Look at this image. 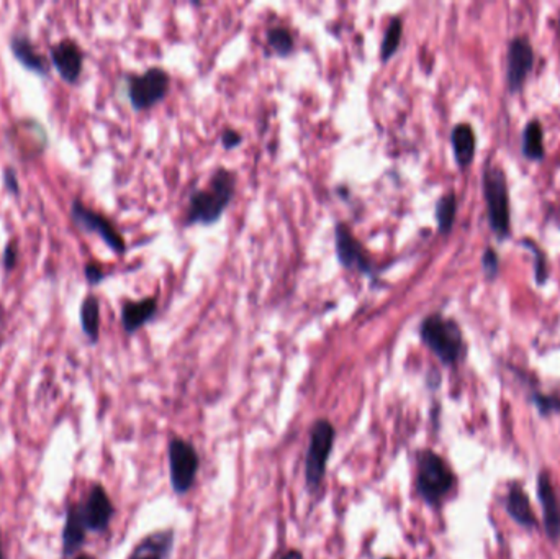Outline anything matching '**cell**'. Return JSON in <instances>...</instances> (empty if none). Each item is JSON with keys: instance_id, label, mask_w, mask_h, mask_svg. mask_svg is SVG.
<instances>
[{"instance_id": "obj_19", "label": "cell", "mask_w": 560, "mask_h": 559, "mask_svg": "<svg viewBox=\"0 0 560 559\" xmlns=\"http://www.w3.org/2000/svg\"><path fill=\"white\" fill-rule=\"evenodd\" d=\"M451 141L457 164L461 168H467L473 161L477 148V139L472 127L469 123H459L451 133Z\"/></svg>"}, {"instance_id": "obj_28", "label": "cell", "mask_w": 560, "mask_h": 559, "mask_svg": "<svg viewBox=\"0 0 560 559\" xmlns=\"http://www.w3.org/2000/svg\"><path fill=\"white\" fill-rule=\"evenodd\" d=\"M2 263H4V269L5 271H12L16 268V263H18V242L16 238L8 242L5 250H4V256H2Z\"/></svg>"}, {"instance_id": "obj_35", "label": "cell", "mask_w": 560, "mask_h": 559, "mask_svg": "<svg viewBox=\"0 0 560 559\" xmlns=\"http://www.w3.org/2000/svg\"><path fill=\"white\" fill-rule=\"evenodd\" d=\"M559 30H560V16H559Z\"/></svg>"}, {"instance_id": "obj_33", "label": "cell", "mask_w": 560, "mask_h": 559, "mask_svg": "<svg viewBox=\"0 0 560 559\" xmlns=\"http://www.w3.org/2000/svg\"><path fill=\"white\" fill-rule=\"evenodd\" d=\"M0 559H7L5 558V552H4V543H2V538H0Z\"/></svg>"}, {"instance_id": "obj_21", "label": "cell", "mask_w": 560, "mask_h": 559, "mask_svg": "<svg viewBox=\"0 0 560 559\" xmlns=\"http://www.w3.org/2000/svg\"><path fill=\"white\" fill-rule=\"evenodd\" d=\"M523 154L531 161H541L545 156L544 129L537 119L528 122L523 130Z\"/></svg>"}, {"instance_id": "obj_31", "label": "cell", "mask_w": 560, "mask_h": 559, "mask_svg": "<svg viewBox=\"0 0 560 559\" xmlns=\"http://www.w3.org/2000/svg\"><path fill=\"white\" fill-rule=\"evenodd\" d=\"M241 140L243 139H241L240 133L234 130H226L222 137L224 148H234V146L240 145Z\"/></svg>"}, {"instance_id": "obj_32", "label": "cell", "mask_w": 560, "mask_h": 559, "mask_svg": "<svg viewBox=\"0 0 560 559\" xmlns=\"http://www.w3.org/2000/svg\"><path fill=\"white\" fill-rule=\"evenodd\" d=\"M279 559H304V553L300 552V550H290V552L285 553Z\"/></svg>"}, {"instance_id": "obj_6", "label": "cell", "mask_w": 560, "mask_h": 559, "mask_svg": "<svg viewBox=\"0 0 560 559\" xmlns=\"http://www.w3.org/2000/svg\"><path fill=\"white\" fill-rule=\"evenodd\" d=\"M169 476L172 491L184 495L192 489L195 478L201 470V458L191 441L184 438H171L168 448Z\"/></svg>"}, {"instance_id": "obj_34", "label": "cell", "mask_w": 560, "mask_h": 559, "mask_svg": "<svg viewBox=\"0 0 560 559\" xmlns=\"http://www.w3.org/2000/svg\"><path fill=\"white\" fill-rule=\"evenodd\" d=\"M74 559H96L94 556H90V554H78Z\"/></svg>"}, {"instance_id": "obj_29", "label": "cell", "mask_w": 560, "mask_h": 559, "mask_svg": "<svg viewBox=\"0 0 560 559\" xmlns=\"http://www.w3.org/2000/svg\"><path fill=\"white\" fill-rule=\"evenodd\" d=\"M84 274H86V281L90 285H97V284L102 283L105 279V271L100 264L97 263H88L86 268H84Z\"/></svg>"}, {"instance_id": "obj_4", "label": "cell", "mask_w": 560, "mask_h": 559, "mask_svg": "<svg viewBox=\"0 0 560 559\" xmlns=\"http://www.w3.org/2000/svg\"><path fill=\"white\" fill-rule=\"evenodd\" d=\"M337 430L327 419L313 423L310 430V441L305 454V484L310 494H316L323 486L327 476L329 456L335 446Z\"/></svg>"}, {"instance_id": "obj_11", "label": "cell", "mask_w": 560, "mask_h": 559, "mask_svg": "<svg viewBox=\"0 0 560 559\" xmlns=\"http://www.w3.org/2000/svg\"><path fill=\"white\" fill-rule=\"evenodd\" d=\"M51 63L66 84H78L84 67V51L71 38L61 40L49 48Z\"/></svg>"}, {"instance_id": "obj_27", "label": "cell", "mask_w": 560, "mask_h": 559, "mask_svg": "<svg viewBox=\"0 0 560 559\" xmlns=\"http://www.w3.org/2000/svg\"><path fill=\"white\" fill-rule=\"evenodd\" d=\"M482 269H483V274L485 279L489 281H495L500 273V258H498V253L493 248H487L483 256H482Z\"/></svg>"}, {"instance_id": "obj_5", "label": "cell", "mask_w": 560, "mask_h": 559, "mask_svg": "<svg viewBox=\"0 0 560 559\" xmlns=\"http://www.w3.org/2000/svg\"><path fill=\"white\" fill-rule=\"evenodd\" d=\"M482 181L489 211L490 228L498 240H506L512 232L506 176L500 166H487V170L483 171Z\"/></svg>"}, {"instance_id": "obj_12", "label": "cell", "mask_w": 560, "mask_h": 559, "mask_svg": "<svg viewBox=\"0 0 560 559\" xmlns=\"http://www.w3.org/2000/svg\"><path fill=\"white\" fill-rule=\"evenodd\" d=\"M537 497L543 509L545 533L553 540H560V503L555 487L553 484L551 474L547 471H541L537 476Z\"/></svg>"}, {"instance_id": "obj_3", "label": "cell", "mask_w": 560, "mask_h": 559, "mask_svg": "<svg viewBox=\"0 0 560 559\" xmlns=\"http://www.w3.org/2000/svg\"><path fill=\"white\" fill-rule=\"evenodd\" d=\"M233 194H234V174L232 171L220 168L212 176L207 191H197L191 195L187 223L189 225L197 222L207 225L213 223L223 213L224 207L232 201Z\"/></svg>"}, {"instance_id": "obj_9", "label": "cell", "mask_w": 560, "mask_h": 559, "mask_svg": "<svg viewBox=\"0 0 560 559\" xmlns=\"http://www.w3.org/2000/svg\"><path fill=\"white\" fill-rule=\"evenodd\" d=\"M534 67V49L526 36H514L508 47V67H506V84L512 94L520 92L529 73Z\"/></svg>"}, {"instance_id": "obj_26", "label": "cell", "mask_w": 560, "mask_h": 559, "mask_svg": "<svg viewBox=\"0 0 560 559\" xmlns=\"http://www.w3.org/2000/svg\"><path fill=\"white\" fill-rule=\"evenodd\" d=\"M533 402L537 407V412L543 415V417L560 412V399L555 398V396H547V394L534 392L533 394Z\"/></svg>"}, {"instance_id": "obj_20", "label": "cell", "mask_w": 560, "mask_h": 559, "mask_svg": "<svg viewBox=\"0 0 560 559\" xmlns=\"http://www.w3.org/2000/svg\"><path fill=\"white\" fill-rule=\"evenodd\" d=\"M80 326L90 343L96 345L100 338V302L94 294H88L80 304Z\"/></svg>"}, {"instance_id": "obj_13", "label": "cell", "mask_w": 560, "mask_h": 559, "mask_svg": "<svg viewBox=\"0 0 560 559\" xmlns=\"http://www.w3.org/2000/svg\"><path fill=\"white\" fill-rule=\"evenodd\" d=\"M337 253L345 268L358 269L368 274L372 273V261L345 223H339L337 227Z\"/></svg>"}, {"instance_id": "obj_1", "label": "cell", "mask_w": 560, "mask_h": 559, "mask_svg": "<svg viewBox=\"0 0 560 559\" xmlns=\"http://www.w3.org/2000/svg\"><path fill=\"white\" fill-rule=\"evenodd\" d=\"M456 487V474L432 450L417 454V492L430 507H438Z\"/></svg>"}, {"instance_id": "obj_22", "label": "cell", "mask_w": 560, "mask_h": 559, "mask_svg": "<svg viewBox=\"0 0 560 559\" xmlns=\"http://www.w3.org/2000/svg\"><path fill=\"white\" fill-rule=\"evenodd\" d=\"M457 213V199L456 195L446 194L441 197L436 203V220H438V228L440 233L448 235L449 232L454 227V220Z\"/></svg>"}, {"instance_id": "obj_14", "label": "cell", "mask_w": 560, "mask_h": 559, "mask_svg": "<svg viewBox=\"0 0 560 559\" xmlns=\"http://www.w3.org/2000/svg\"><path fill=\"white\" fill-rule=\"evenodd\" d=\"M88 525L82 517L80 503H69L66 507L65 527L61 533V544H63V556L65 559L74 556L79 552L88 536Z\"/></svg>"}, {"instance_id": "obj_25", "label": "cell", "mask_w": 560, "mask_h": 559, "mask_svg": "<svg viewBox=\"0 0 560 559\" xmlns=\"http://www.w3.org/2000/svg\"><path fill=\"white\" fill-rule=\"evenodd\" d=\"M267 41H269V45L273 47V49H275L282 57L288 55L292 48H294L292 35L285 28H271L267 32Z\"/></svg>"}, {"instance_id": "obj_8", "label": "cell", "mask_w": 560, "mask_h": 559, "mask_svg": "<svg viewBox=\"0 0 560 559\" xmlns=\"http://www.w3.org/2000/svg\"><path fill=\"white\" fill-rule=\"evenodd\" d=\"M169 76L160 67H151L141 76L129 79V98L135 110H144L166 98Z\"/></svg>"}, {"instance_id": "obj_15", "label": "cell", "mask_w": 560, "mask_h": 559, "mask_svg": "<svg viewBox=\"0 0 560 559\" xmlns=\"http://www.w3.org/2000/svg\"><path fill=\"white\" fill-rule=\"evenodd\" d=\"M10 49L12 55L16 57L20 65L24 66L25 69L32 71L40 76H48L49 63L47 57L41 55L36 47L33 45L32 38L26 33H16L10 38Z\"/></svg>"}, {"instance_id": "obj_24", "label": "cell", "mask_w": 560, "mask_h": 559, "mask_svg": "<svg viewBox=\"0 0 560 559\" xmlns=\"http://www.w3.org/2000/svg\"><path fill=\"white\" fill-rule=\"evenodd\" d=\"M523 246H526L529 252L534 254V258H536V264H534V277H536V283L539 285H544L545 281L549 279V264H547V256H545L544 252L539 248V244L534 243L533 240H523L521 242Z\"/></svg>"}, {"instance_id": "obj_17", "label": "cell", "mask_w": 560, "mask_h": 559, "mask_svg": "<svg viewBox=\"0 0 560 559\" xmlns=\"http://www.w3.org/2000/svg\"><path fill=\"white\" fill-rule=\"evenodd\" d=\"M504 511L520 527L526 528V530L537 527L536 515L531 507V501L518 482H512L508 486V492L504 497Z\"/></svg>"}, {"instance_id": "obj_2", "label": "cell", "mask_w": 560, "mask_h": 559, "mask_svg": "<svg viewBox=\"0 0 560 559\" xmlns=\"http://www.w3.org/2000/svg\"><path fill=\"white\" fill-rule=\"evenodd\" d=\"M420 336L444 366H456L465 357L464 335L452 318L441 314L426 316L420 326Z\"/></svg>"}, {"instance_id": "obj_16", "label": "cell", "mask_w": 560, "mask_h": 559, "mask_svg": "<svg viewBox=\"0 0 560 559\" xmlns=\"http://www.w3.org/2000/svg\"><path fill=\"white\" fill-rule=\"evenodd\" d=\"M174 540L176 533L172 528L158 530L138 542L129 559H168L174 548Z\"/></svg>"}, {"instance_id": "obj_23", "label": "cell", "mask_w": 560, "mask_h": 559, "mask_svg": "<svg viewBox=\"0 0 560 559\" xmlns=\"http://www.w3.org/2000/svg\"><path fill=\"white\" fill-rule=\"evenodd\" d=\"M401 33H403V24H401L400 16L392 18V22L389 25L387 32H385L384 43H382V61H387L395 55V51L400 47Z\"/></svg>"}, {"instance_id": "obj_30", "label": "cell", "mask_w": 560, "mask_h": 559, "mask_svg": "<svg viewBox=\"0 0 560 559\" xmlns=\"http://www.w3.org/2000/svg\"><path fill=\"white\" fill-rule=\"evenodd\" d=\"M4 182H5V187H7L8 192L10 194L20 195V186H18V179H16V171L12 170V168H7L5 172H4Z\"/></svg>"}, {"instance_id": "obj_36", "label": "cell", "mask_w": 560, "mask_h": 559, "mask_svg": "<svg viewBox=\"0 0 560 559\" xmlns=\"http://www.w3.org/2000/svg\"><path fill=\"white\" fill-rule=\"evenodd\" d=\"M384 559H392V558H384Z\"/></svg>"}, {"instance_id": "obj_18", "label": "cell", "mask_w": 560, "mask_h": 559, "mask_svg": "<svg viewBox=\"0 0 560 559\" xmlns=\"http://www.w3.org/2000/svg\"><path fill=\"white\" fill-rule=\"evenodd\" d=\"M158 304L156 299H143L133 302L127 300L121 307V325L125 328V332L135 333L148 324L152 316H156Z\"/></svg>"}, {"instance_id": "obj_10", "label": "cell", "mask_w": 560, "mask_h": 559, "mask_svg": "<svg viewBox=\"0 0 560 559\" xmlns=\"http://www.w3.org/2000/svg\"><path fill=\"white\" fill-rule=\"evenodd\" d=\"M80 509L88 532L94 533H105L115 515L112 499L107 494L105 487L99 482L90 486L86 501L80 503Z\"/></svg>"}, {"instance_id": "obj_7", "label": "cell", "mask_w": 560, "mask_h": 559, "mask_svg": "<svg viewBox=\"0 0 560 559\" xmlns=\"http://www.w3.org/2000/svg\"><path fill=\"white\" fill-rule=\"evenodd\" d=\"M71 219L76 227L80 228L86 233H97L104 240L105 244L117 253L123 254L127 252V244L120 232L113 227L112 222L107 219L102 213L92 211L86 207L82 201L74 199L71 203Z\"/></svg>"}]
</instances>
